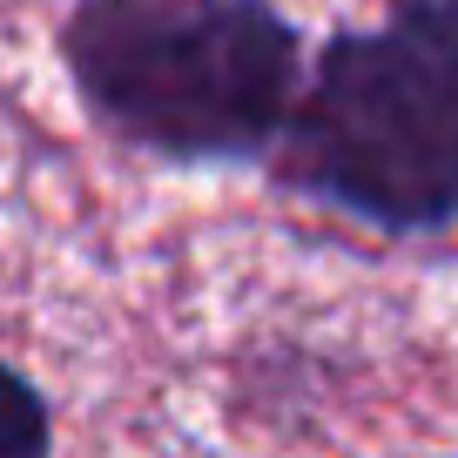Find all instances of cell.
<instances>
[{
    "mask_svg": "<svg viewBox=\"0 0 458 458\" xmlns=\"http://www.w3.org/2000/svg\"><path fill=\"white\" fill-rule=\"evenodd\" d=\"M391 21H418V28H438V34H458V0H385Z\"/></svg>",
    "mask_w": 458,
    "mask_h": 458,
    "instance_id": "cell-4",
    "label": "cell"
},
{
    "mask_svg": "<svg viewBox=\"0 0 458 458\" xmlns=\"http://www.w3.org/2000/svg\"><path fill=\"white\" fill-rule=\"evenodd\" d=\"M7 398H14V425L0 431V458H41L55 445V411H47L41 385L28 371H7Z\"/></svg>",
    "mask_w": 458,
    "mask_h": 458,
    "instance_id": "cell-3",
    "label": "cell"
},
{
    "mask_svg": "<svg viewBox=\"0 0 458 458\" xmlns=\"http://www.w3.org/2000/svg\"><path fill=\"white\" fill-rule=\"evenodd\" d=\"M276 175L385 236L458 223V34L391 21L337 28L310 55Z\"/></svg>",
    "mask_w": 458,
    "mask_h": 458,
    "instance_id": "cell-2",
    "label": "cell"
},
{
    "mask_svg": "<svg viewBox=\"0 0 458 458\" xmlns=\"http://www.w3.org/2000/svg\"><path fill=\"white\" fill-rule=\"evenodd\" d=\"M55 55L88 122L169 169L276 162L310 74L276 0H74Z\"/></svg>",
    "mask_w": 458,
    "mask_h": 458,
    "instance_id": "cell-1",
    "label": "cell"
}]
</instances>
